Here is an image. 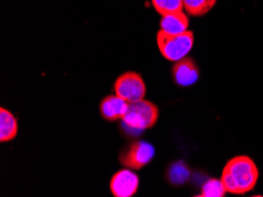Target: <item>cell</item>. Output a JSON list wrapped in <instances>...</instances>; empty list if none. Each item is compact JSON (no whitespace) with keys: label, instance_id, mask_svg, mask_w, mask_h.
Masks as SVG:
<instances>
[{"label":"cell","instance_id":"9","mask_svg":"<svg viewBox=\"0 0 263 197\" xmlns=\"http://www.w3.org/2000/svg\"><path fill=\"white\" fill-rule=\"evenodd\" d=\"M189 14L184 11L163 15L161 19V30L169 33H182L188 31Z\"/></svg>","mask_w":263,"mask_h":197},{"label":"cell","instance_id":"2","mask_svg":"<svg viewBox=\"0 0 263 197\" xmlns=\"http://www.w3.org/2000/svg\"><path fill=\"white\" fill-rule=\"evenodd\" d=\"M156 42L163 57L175 63L186 57L193 49L194 33L189 30L182 33H169L159 30L156 35Z\"/></svg>","mask_w":263,"mask_h":197},{"label":"cell","instance_id":"11","mask_svg":"<svg viewBox=\"0 0 263 197\" xmlns=\"http://www.w3.org/2000/svg\"><path fill=\"white\" fill-rule=\"evenodd\" d=\"M184 11L193 17H202L213 10L217 0H183Z\"/></svg>","mask_w":263,"mask_h":197},{"label":"cell","instance_id":"1","mask_svg":"<svg viewBox=\"0 0 263 197\" xmlns=\"http://www.w3.org/2000/svg\"><path fill=\"white\" fill-rule=\"evenodd\" d=\"M258 169L249 156H236L223 168L221 181L226 191L243 195L252 191L258 181Z\"/></svg>","mask_w":263,"mask_h":197},{"label":"cell","instance_id":"3","mask_svg":"<svg viewBox=\"0 0 263 197\" xmlns=\"http://www.w3.org/2000/svg\"><path fill=\"white\" fill-rule=\"evenodd\" d=\"M158 117L159 110L156 104L150 100L141 99L129 103V108L122 120L130 130L142 131L153 128L157 123Z\"/></svg>","mask_w":263,"mask_h":197},{"label":"cell","instance_id":"7","mask_svg":"<svg viewBox=\"0 0 263 197\" xmlns=\"http://www.w3.org/2000/svg\"><path fill=\"white\" fill-rule=\"evenodd\" d=\"M173 77L175 83L179 86H190L195 84L200 77V70L196 63L188 56L175 62L173 66Z\"/></svg>","mask_w":263,"mask_h":197},{"label":"cell","instance_id":"5","mask_svg":"<svg viewBox=\"0 0 263 197\" xmlns=\"http://www.w3.org/2000/svg\"><path fill=\"white\" fill-rule=\"evenodd\" d=\"M155 149L150 143L144 140H136L131 143L119 155V162L123 167L131 170H141L154 158Z\"/></svg>","mask_w":263,"mask_h":197},{"label":"cell","instance_id":"13","mask_svg":"<svg viewBox=\"0 0 263 197\" xmlns=\"http://www.w3.org/2000/svg\"><path fill=\"white\" fill-rule=\"evenodd\" d=\"M226 189L223 187L222 181L210 178L202 188L201 196L205 197H222L226 194Z\"/></svg>","mask_w":263,"mask_h":197},{"label":"cell","instance_id":"12","mask_svg":"<svg viewBox=\"0 0 263 197\" xmlns=\"http://www.w3.org/2000/svg\"><path fill=\"white\" fill-rule=\"evenodd\" d=\"M157 13L166 15L170 13L184 11V3L183 0H151Z\"/></svg>","mask_w":263,"mask_h":197},{"label":"cell","instance_id":"6","mask_svg":"<svg viewBox=\"0 0 263 197\" xmlns=\"http://www.w3.org/2000/svg\"><path fill=\"white\" fill-rule=\"evenodd\" d=\"M138 188V176L127 168L117 171L110 181V191L115 197H133Z\"/></svg>","mask_w":263,"mask_h":197},{"label":"cell","instance_id":"4","mask_svg":"<svg viewBox=\"0 0 263 197\" xmlns=\"http://www.w3.org/2000/svg\"><path fill=\"white\" fill-rule=\"evenodd\" d=\"M115 94L126 102L133 103L144 99L146 86L142 76L134 71H126L119 76L114 85Z\"/></svg>","mask_w":263,"mask_h":197},{"label":"cell","instance_id":"10","mask_svg":"<svg viewBox=\"0 0 263 197\" xmlns=\"http://www.w3.org/2000/svg\"><path fill=\"white\" fill-rule=\"evenodd\" d=\"M18 135V120L5 108L0 109V142L6 143Z\"/></svg>","mask_w":263,"mask_h":197},{"label":"cell","instance_id":"8","mask_svg":"<svg viewBox=\"0 0 263 197\" xmlns=\"http://www.w3.org/2000/svg\"><path fill=\"white\" fill-rule=\"evenodd\" d=\"M127 108H129V102L115 94L106 96L105 98L102 99L99 110H101L103 118L109 120V122H114V120L123 119L127 111Z\"/></svg>","mask_w":263,"mask_h":197},{"label":"cell","instance_id":"14","mask_svg":"<svg viewBox=\"0 0 263 197\" xmlns=\"http://www.w3.org/2000/svg\"><path fill=\"white\" fill-rule=\"evenodd\" d=\"M190 171L188 167L182 162L175 163L173 167L170 168L169 170V178L173 183L175 184H182L184 183L186 180L189 178Z\"/></svg>","mask_w":263,"mask_h":197}]
</instances>
